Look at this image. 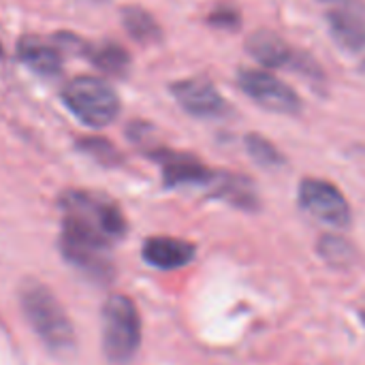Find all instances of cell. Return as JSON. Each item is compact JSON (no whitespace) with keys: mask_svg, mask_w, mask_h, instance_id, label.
Wrapping results in <instances>:
<instances>
[{"mask_svg":"<svg viewBox=\"0 0 365 365\" xmlns=\"http://www.w3.org/2000/svg\"><path fill=\"white\" fill-rule=\"evenodd\" d=\"M19 304L38 340L58 355L75 351V329L60 302L36 280H26L19 289Z\"/></svg>","mask_w":365,"mask_h":365,"instance_id":"cell-1","label":"cell"},{"mask_svg":"<svg viewBox=\"0 0 365 365\" xmlns=\"http://www.w3.org/2000/svg\"><path fill=\"white\" fill-rule=\"evenodd\" d=\"M109 244L111 242L86 216L64 212L60 248L71 265L96 280H109L113 276Z\"/></svg>","mask_w":365,"mask_h":365,"instance_id":"cell-2","label":"cell"},{"mask_svg":"<svg viewBox=\"0 0 365 365\" xmlns=\"http://www.w3.org/2000/svg\"><path fill=\"white\" fill-rule=\"evenodd\" d=\"M62 101L79 122L92 128L109 126L120 113V98L115 90L105 79L92 75L71 79L62 90Z\"/></svg>","mask_w":365,"mask_h":365,"instance_id":"cell-3","label":"cell"},{"mask_svg":"<svg viewBox=\"0 0 365 365\" xmlns=\"http://www.w3.org/2000/svg\"><path fill=\"white\" fill-rule=\"evenodd\" d=\"M141 344V319L126 295H111L103 306V351L111 364H128Z\"/></svg>","mask_w":365,"mask_h":365,"instance_id":"cell-4","label":"cell"},{"mask_svg":"<svg viewBox=\"0 0 365 365\" xmlns=\"http://www.w3.org/2000/svg\"><path fill=\"white\" fill-rule=\"evenodd\" d=\"M299 205L321 225L331 229H346L353 220L351 205L338 186L325 180L308 178L299 186Z\"/></svg>","mask_w":365,"mask_h":365,"instance_id":"cell-5","label":"cell"},{"mask_svg":"<svg viewBox=\"0 0 365 365\" xmlns=\"http://www.w3.org/2000/svg\"><path fill=\"white\" fill-rule=\"evenodd\" d=\"M237 83L246 96H250L259 107L267 111L282 115H297L302 111V98L297 92L269 71L244 68L237 75Z\"/></svg>","mask_w":365,"mask_h":365,"instance_id":"cell-6","label":"cell"},{"mask_svg":"<svg viewBox=\"0 0 365 365\" xmlns=\"http://www.w3.org/2000/svg\"><path fill=\"white\" fill-rule=\"evenodd\" d=\"M62 210L64 212H75L92 220V225L109 240H120L126 233V220L120 207L103 197L90 195V192H66L62 197Z\"/></svg>","mask_w":365,"mask_h":365,"instance_id":"cell-7","label":"cell"},{"mask_svg":"<svg viewBox=\"0 0 365 365\" xmlns=\"http://www.w3.org/2000/svg\"><path fill=\"white\" fill-rule=\"evenodd\" d=\"M171 94L184 111L195 118H216L227 111V103L216 86L205 77H190L171 83Z\"/></svg>","mask_w":365,"mask_h":365,"instance_id":"cell-8","label":"cell"},{"mask_svg":"<svg viewBox=\"0 0 365 365\" xmlns=\"http://www.w3.org/2000/svg\"><path fill=\"white\" fill-rule=\"evenodd\" d=\"M163 167V180L167 188H182V186H205L210 188L216 171L207 169L201 160L190 154L158 150L152 154Z\"/></svg>","mask_w":365,"mask_h":365,"instance_id":"cell-9","label":"cell"},{"mask_svg":"<svg viewBox=\"0 0 365 365\" xmlns=\"http://www.w3.org/2000/svg\"><path fill=\"white\" fill-rule=\"evenodd\" d=\"M327 24L331 30V36L336 43L351 51H364L365 49V6L349 2L327 13Z\"/></svg>","mask_w":365,"mask_h":365,"instance_id":"cell-10","label":"cell"},{"mask_svg":"<svg viewBox=\"0 0 365 365\" xmlns=\"http://www.w3.org/2000/svg\"><path fill=\"white\" fill-rule=\"evenodd\" d=\"M246 49L265 68L291 66V71H293V64L299 56V51H295L280 34H276L272 30L252 32L246 41Z\"/></svg>","mask_w":365,"mask_h":365,"instance_id":"cell-11","label":"cell"},{"mask_svg":"<svg viewBox=\"0 0 365 365\" xmlns=\"http://www.w3.org/2000/svg\"><path fill=\"white\" fill-rule=\"evenodd\" d=\"M141 255L148 265L169 272V269L186 267L195 259L197 248L190 242L175 240V237H150L145 240Z\"/></svg>","mask_w":365,"mask_h":365,"instance_id":"cell-12","label":"cell"},{"mask_svg":"<svg viewBox=\"0 0 365 365\" xmlns=\"http://www.w3.org/2000/svg\"><path fill=\"white\" fill-rule=\"evenodd\" d=\"M212 197L227 201L233 207L255 212L259 210V192L257 186L250 178L237 175V173H216L212 186H210Z\"/></svg>","mask_w":365,"mask_h":365,"instance_id":"cell-13","label":"cell"},{"mask_svg":"<svg viewBox=\"0 0 365 365\" xmlns=\"http://www.w3.org/2000/svg\"><path fill=\"white\" fill-rule=\"evenodd\" d=\"M19 60L34 73L43 77H53L62 71V56L49 43L36 36H24L17 47Z\"/></svg>","mask_w":365,"mask_h":365,"instance_id":"cell-14","label":"cell"},{"mask_svg":"<svg viewBox=\"0 0 365 365\" xmlns=\"http://www.w3.org/2000/svg\"><path fill=\"white\" fill-rule=\"evenodd\" d=\"M86 53H88L90 62L98 71H103L107 75H113V77L126 75V71L130 66L128 51L122 45L113 43V41H103L98 45H88L86 47Z\"/></svg>","mask_w":365,"mask_h":365,"instance_id":"cell-15","label":"cell"},{"mask_svg":"<svg viewBox=\"0 0 365 365\" xmlns=\"http://www.w3.org/2000/svg\"><path fill=\"white\" fill-rule=\"evenodd\" d=\"M122 24H124L126 32L139 43H156L163 36V30H160L158 21L154 19V15L135 4L122 9Z\"/></svg>","mask_w":365,"mask_h":365,"instance_id":"cell-16","label":"cell"},{"mask_svg":"<svg viewBox=\"0 0 365 365\" xmlns=\"http://www.w3.org/2000/svg\"><path fill=\"white\" fill-rule=\"evenodd\" d=\"M244 145L250 154V158L259 165V167H265V169H278L284 165V156L276 150V145L265 139L263 135H257V133H250L244 137Z\"/></svg>","mask_w":365,"mask_h":365,"instance_id":"cell-17","label":"cell"},{"mask_svg":"<svg viewBox=\"0 0 365 365\" xmlns=\"http://www.w3.org/2000/svg\"><path fill=\"white\" fill-rule=\"evenodd\" d=\"M319 252L321 257L331 263V265H349L353 261V246L338 237V235H325L321 242H319Z\"/></svg>","mask_w":365,"mask_h":365,"instance_id":"cell-18","label":"cell"},{"mask_svg":"<svg viewBox=\"0 0 365 365\" xmlns=\"http://www.w3.org/2000/svg\"><path fill=\"white\" fill-rule=\"evenodd\" d=\"M79 150L86 152L88 156H92L94 160H98L101 165H115L120 160L118 156V150L107 141V139H101V137H92V139H81L79 143Z\"/></svg>","mask_w":365,"mask_h":365,"instance_id":"cell-19","label":"cell"},{"mask_svg":"<svg viewBox=\"0 0 365 365\" xmlns=\"http://www.w3.org/2000/svg\"><path fill=\"white\" fill-rule=\"evenodd\" d=\"M210 24L216 28H225V30H235L242 24L240 13L233 6H218L210 13Z\"/></svg>","mask_w":365,"mask_h":365,"instance_id":"cell-20","label":"cell"},{"mask_svg":"<svg viewBox=\"0 0 365 365\" xmlns=\"http://www.w3.org/2000/svg\"><path fill=\"white\" fill-rule=\"evenodd\" d=\"M92 2H103V0H92Z\"/></svg>","mask_w":365,"mask_h":365,"instance_id":"cell-21","label":"cell"},{"mask_svg":"<svg viewBox=\"0 0 365 365\" xmlns=\"http://www.w3.org/2000/svg\"><path fill=\"white\" fill-rule=\"evenodd\" d=\"M364 73H365V62H364Z\"/></svg>","mask_w":365,"mask_h":365,"instance_id":"cell-22","label":"cell"}]
</instances>
